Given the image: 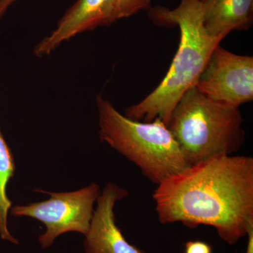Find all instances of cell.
Here are the masks:
<instances>
[{
    "instance_id": "15",
    "label": "cell",
    "mask_w": 253,
    "mask_h": 253,
    "mask_svg": "<svg viewBox=\"0 0 253 253\" xmlns=\"http://www.w3.org/2000/svg\"><path fill=\"white\" fill-rule=\"evenodd\" d=\"M201 1H204V0H201Z\"/></svg>"
},
{
    "instance_id": "9",
    "label": "cell",
    "mask_w": 253,
    "mask_h": 253,
    "mask_svg": "<svg viewBox=\"0 0 253 253\" xmlns=\"http://www.w3.org/2000/svg\"><path fill=\"white\" fill-rule=\"evenodd\" d=\"M204 24L210 36L224 40L253 23V0H204Z\"/></svg>"
},
{
    "instance_id": "12",
    "label": "cell",
    "mask_w": 253,
    "mask_h": 253,
    "mask_svg": "<svg viewBox=\"0 0 253 253\" xmlns=\"http://www.w3.org/2000/svg\"><path fill=\"white\" fill-rule=\"evenodd\" d=\"M185 253H212V247L204 241H188L185 245Z\"/></svg>"
},
{
    "instance_id": "8",
    "label": "cell",
    "mask_w": 253,
    "mask_h": 253,
    "mask_svg": "<svg viewBox=\"0 0 253 253\" xmlns=\"http://www.w3.org/2000/svg\"><path fill=\"white\" fill-rule=\"evenodd\" d=\"M128 193L109 183L100 194L84 241L86 253H145L128 242L118 228L115 217L116 202Z\"/></svg>"
},
{
    "instance_id": "6",
    "label": "cell",
    "mask_w": 253,
    "mask_h": 253,
    "mask_svg": "<svg viewBox=\"0 0 253 253\" xmlns=\"http://www.w3.org/2000/svg\"><path fill=\"white\" fill-rule=\"evenodd\" d=\"M196 87L210 99L230 107L253 99V57L216 46Z\"/></svg>"
},
{
    "instance_id": "1",
    "label": "cell",
    "mask_w": 253,
    "mask_h": 253,
    "mask_svg": "<svg viewBox=\"0 0 253 253\" xmlns=\"http://www.w3.org/2000/svg\"><path fill=\"white\" fill-rule=\"evenodd\" d=\"M162 224L211 226L228 244L253 226V158L217 155L158 184L153 194Z\"/></svg>"
},
{
    "instance_id": "14",
    "label": "cell",
    "mask_w": 253,
    "mask_h": 253,
    "mask_svg": "<svg viewBox=\"0 0 253 253\" xmlns=\"http://www.w3.org/2000/svg\"><path fill=\"white\" fill-rule=\"evenodd\" d=\"M247 236L249 241H248L247 250H246V253H253V226L249 229Z\"/></svg>"
},
{
    "instance_id": "5",
    "label": "cell",
    "mask_w": 253,
    "mask_h": 253,
    "mask_svg": "<svg viewBox=\"0 0 253 253\" xmlns=\"http://www.w3.org/2000/svg\"><path fill=\"white\" fill-rule=\"evenodd\" d=\"M36 191L49 194V199L26 206H15L10 211L15 217L34 218L44 224L45 232L39 237L42 249L49 248L56 238L66 233L85 235L94 213V205L101 194L98 184L92 183L71 192Z\"/></svg>"
},
{
    "instance_id": "13",
    "label": "cell",
    "mask_w": 253,
    "mask_h": 253,
    "mask_svg": "<svg viewBox=\"0 0 253 253\" xmlns=\"http://www.w3.org/2000/svg\"><path fill=\"white\" fill-rule=\"evenodd\" d=\"M16 0H0V18L6 12L8 8Z\"/></svg>"
},
{
    "instance_id": "7",
    "label": "cell",
    "mask_w": 253,
    "mask_h": 253,
    "mask_svg": "<svg viewBox=\"0 0 253 253\" xmlns=\"http://www.w3.org/2000/svg\"><path fill=\"white\" fill-rule=\"evenodd\" d=\"M118 18L116 0H78L57 26L36 46L35 54L48 56L64 42L84 32L108 26Z\"/></svg>"
},
{
    "instance_id": "11",
    "label": "cell",
    "mask_w": 253,
    "mask_h": 253,
    "mask_svg": "<svg viewBox=\"0 0 253 253\" xmlns=\"http://www.w3.org/2000/svg\"><path fill=\"white\" fill-rule=\"evenodd\" d=\"M151 0H116L118 18H127L148 9Z\"/></svg>"
},
{
    "instance_id": "10",
    "label": "cell",
    "mask_w": 253,
    "mask_h": 253,
    "mask_svg": "<svg viewBox=\"0 0 253 253\" xmlns=\"http://www.w3.org/2000/svg\"><path fill=\"white\" fill-rule=\"evenodd\" d=\"M15 169L14 156L0 127V236L1 239L18 244L17 240L10 234L8 228V214L12 203L7 196V186L14 175Z\"/></svg>"
},
{
    "instance_id": "4",
    "label": "cell",
    "mask_w": 253,
    "mask_h": 253,
    "mask_svg": "<svg viewBox=\"0 0 253 253\" xmlns=\"http://www.w3.org/2000/svg\"><path fill=\"white\" fill-rule=\"evenodd\" d=\"M243 122L239 108L215 102L194 86L179 99L168 126L191 166L239 151L246 138Z\"/></svg>"
},
{
    "instance_id": "2",
    "label": "cell",
    "mask_w": 253,
    "mask_h": 253,
    "mask_svg": "<svg viewBox=\"0 0 253 253\" xmlns=\"http://www.w3.org/2000/svg\"><path fill=\"white\" fill-rule=\"evenodd\" d=\"M149 17L159 26L179 27V49L159 85L139 104L127 108L125 116L146 123L159 118L168 126L179 99L196 86L213 50L223 40L210 36L205 29L201 0H181L173 9L157 6L150 10Z\"/></svg>"
},
{
    "instance_id": "3",
    "label": "cell",
    "mask_w": 253,
    "mask_h": 253,
    "mask_svg": "<svg viewBox=\"0 0 253 253\" xmlns=\"http://www.w3.org/2000/svg\"><path fill=\"white\" fill-rule=\"evenodd\" d=\"M100 140L134 163L156 185L191 165L168 126L159 118L140 122L126 117L96 95Z\"/></svg>"
}]
</instances>
